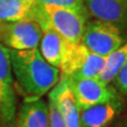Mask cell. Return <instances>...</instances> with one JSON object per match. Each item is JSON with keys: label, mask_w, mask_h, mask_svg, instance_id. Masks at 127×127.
Here are the masks:
<instances>
[{"label": "cell", "mask_w": 127, "mask_h": 127, "mask_svg": "<svg viewBox=\"0 0 127 127\" xmlns=\"http://www.w3.org/2000/svg\"><path fill=\"white\" fill-rule=\"evenodd\" d=\"M125 109V98L120 93L109 101L79 110L81 127H109Z\"/></svg>", "instance_id": "cell-7"}, {"label": "cell", "mask_w": 127, "mask_h": 127, "mask_svg": "<svg viewBox=\"0 0 127 127\" xmlns=\"http://www.w3.org/2000/svg\"><path fill=\"white\" fill-rule=\"evenodd\" d=\"M109 127H127V116H124L122 118L119 117L112 123V125H110Z\"/></svg>", "instance_id": "cell-17"}, {"label": "cell", "mask_w": 127, "mask_h": 127, "mask_svg": "<svg viewBox=\"0 0 127 127\" xmlns=\"http://www.w3.org/2000/svg\"><path fill=\"white\" fill-rule=\"evenodd\" d=\"M86 10H74L50 4H36V18L41 31L51 29L71 42H81L89 20Z\"/></svg>", "instance_id": "cell-2"}, {"label": "cell", "mask_w": 127, "mask_h": 127, "mask_svg": "<svg viewBox=\"0 0 127 127\" xmlns=\"http://www.w3.org/2000/svg\"><path fill=\"white\" fill-rule=\"evenodd\" d=\"M69 41L51 29L43 30L39 41V52L51 66L59 68Z\"/></svg>", "instance_id": "cell-10"}, {"label": "cell", "mask_w": 127, "mask_h": 127, "mask_svg": "<svg viewBox=\"0 0 127 127\" xmlns=\"http://www.w3.org/2000/svg\"><path fill=\"white\" fill-rule=\"evenodd\" d=\"M36 4L32 5L17 0H0V22L35 20Z\"/></svg>", "instance_id": "cell-12"}, {"label": "cell", "mask_w": 127, "mask_h": 127, "mask_svg": "<svg viewBox=\"0 0 127 127\" xmlns=\"http://www.w3.org/2000/svg\"><path fill=\"white\" fill-rule=\"evenodd\" d=\"M89 17L127 28V0H84Z\"/></svg>", "instance_id": "cell-8"}, {"label": "cell", "mask_w": 127, "mask_h": 127, "mask_svg": "<svg viewBox=\"0 0 127 127\" xmlns=\"http://www.w3.org/2000/svg\"><path fill=\"white\" fill-rule=\"evenodd\" d=\"M52 91L55 94L58 107L62 111L66 127H81L79 109L74 101L67 79L61 77L59 82L52 88Z\"/></svg>", "instance_id": "cell-9"}, {"label": "cell", "mask_w": 127, "mask_h": 127, "mask_svg": "<svg viewBox=\"0 0 127 127\" xmlns=\"http://www.w3.org/2000/svg\"><path fill=\"white\" fill-rule=\"evenodd\" d=\"M126 39L119 27L107 21L92 19L87 21L81 42L92 53L107 56Z\"/></svg>", "instance_id": "cell-3"}, {"label": "cell", "mask_w": 127, "mask_h": 127, "mask_svg": "<svg viewBox=\"0 0 127 127\" xmlns=\"http://www.w3.org/2000/svg\"><path fill=\"white\" fill-rule=\"evenodd\" d=\"M41 28L35 20L0 22V42L11 50L38 48Z\"/></svg>", "instance_id": "cell-6"}, {"label": "cell", "mask_w": 127, "mask_h": 127, "mask_svg": "<svg viewBox=\"0 0 127 127\" xmlns=\"http://www.w3.org/2000/svg\"><path fill=\"white\" fill-rule=\"evenodd\" d=\"M17 1L29 3V4H32V5H35V4H37V3H38V0H17Z\"/></svg>", "instance_id": "cell-18"}, {"label": "cell", "mask_w": 127, "mask_h": 127, "mask_svg": "<svg viewBox=\"0 0 127 127\" xmlns=\"http://www.w3.org/2000/svg\"><path fill=\"white\" fill-rule=\"evenodd\" d=\"M113 87L124 98L127 100V62L113 79Z\"/></svg>", "instance_id": "cell-15"}, {"label": "cell", "mask_w": 127, "mask_h": 127, "mask_svg": "<svg viewBox=\"0 0 127 127\" xmlns=\"http://www.w3.org/2000/svg\"><path fill=\"white\" fill-rule=\"evenodd\" d=\"M15 127H49L47 103L41 98L23 102L16 116Z\"/></svg>", "instance_id": "cell-11"}, {"label": "cell", "mask_w": 127, "mask_h": 127, "mask_svg": "<svg viewBox=\"0 0 127 127\" xmlns=\"http://www.w3.org/2000/svg\"><path fill=\"white\" fill-rule=\"evenodd\" d=\"M48 119H49V127H66L65 120L59 109L55 94L50 90L48 94Z\"/></svg>", "instance_id": "cell-14"}, {"label": "cell", "mask_w": 127, "mask_h": 127, "mask_svg": "<svg viewBox=\"0 0 127 127\" xmlns=\"http://www.w3.org/2000/svg\"><path fill=\"white\" fill-rule=\"evenodd\" d=\"M38 3L64 6L74 10H86L84 5V0H38Z\"/></svg>", "instance_id": "cell-16"}, {"label": "cell", "mask_w": 127, "mask_h": 127, "mask_svg": "<svg viewBox=\"0 0 127 127\" xmlns=\"http://www.w3.org/2000/svg\"><path fill=\"white\" fill-rule=\"evenodd\" d=\"M10 50L15 89L23 102L41 98L61 79V71L48 64L38 48L29 50Z\"/></svg>", "instance_id": "cell-1"}, {"label": "cell", "mask_w": 127, "mask_h": 127, "mask_svg": "<svg viewBox=\"0 0 127 127\" xmlns=\"http://www.w3.org/2000/svg\"><path fill=\"white\" fill-rule=\"evenodd\" d=\"M127 62V39L125 42L105 56V64L102 72L98 75V78L106 84H111L116 78L118 73L124 67Z\"/></svg>", "instance_id": "cell-13"}, {"label": "cell", "mask_w": 127, "mask_h": 127, "mask_svg": "<svg viewBox=\"0 0 127 127\" xmlns=\"http://www.w3.org/2000/svg\"><path fill=\"white\" fill-rule=\"evenodd\" d=\"M17 95L12 71L10 50L0 42V124L15 127Z\"/></svg>", "instance_id": "cell-4"}, {"label": "cell", "mask_w": 127, "mask_h": 127, "mask_svg": "<svg viewBox=\"0 0 127 127\" xmlns=\"http://www.w3.org/2000/svg\"><path fill=\"white\" fill-rule=\"evenodd\" d=\"M66 79L79 110L107 102L119 93L113 86L102 82L98 77H67Z\"/></svg>", "instance_id": "cell-5"}]
</instances>
